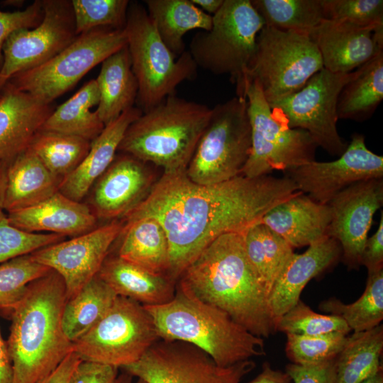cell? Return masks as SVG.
<instances>
[{
  "label": "cell",
  "instance_id": "6da1fadb",
  "mask_svg": "<svg viewBox=\"0 0 383 383\" xmlns=\"http://www.w3.org/2000/svg\"><path fill=\"white\" fill-rule=\"evenodd\" d=\"M288 177L243 175L211 185L192 182L186 172L163 173L124 224L151 217L164 228L170 247L168 276L183 270L220 235L245 233L274 206L298 193Z\"/></svg>",
  "mask_w": 383,
  "mask_h": 383
},
{
  "label": "cell",
  "instance_id": "7a4b0ae2",
  "mask_svg": "<svg viewBox=\"0 0 383 383\" xmlns=\"http://www.w3.org/2000/svg\"><path fill=\"white\" fill-rule=\"evenodd\" d=\"M244 233H224L183 270L177 288L228 314L252 334L276 331L269 295L247 255Z\"/></svg>",
  "mask_w": 383,
  "mask_h": 383
},
{
  "label": "cell",
  "instance_id": "3957f363",
  "mask_svg": "<svg viewBox=\"0 0 383 383\" xmlns=\"http://www.w3.org/2000/svg\"><path fill=\"white\" fill-rule=\"evenodd\" d=\"M67 301L62 277L50 270L31 282L10 309L6 341L13 367L12 383H38L73 350L62 324Z\"/></svg>",
  "mask_w": 383,
  "mask_h": 383
},
{
  "label": "cell",
  "instance_id": "277c9868",
  "mask_svg": "<svg viewBox=\"0 0 383 383\" xmlns=\"http://www.w3.org/2000/svg\"><path fill=\"white\" fill-rule=\"evenodd\" d=\"M143 306L152 318L160 339L189 343L221 367L265 354L263 338L250 333L223 311L177 287L170 301Z\"/></svg>",
  "mask_w": 383,
  "mask_h": 383
},
{
  "label": "cell",
  "instance_id": "5b68a950",
  "mask_svg": "<svg viewBox=\"0 0 383 383\" xmlns=\"http://www.w3.org/2000/svg\"><path fill=\"white\" fill-rule=\"evenodd\" d=\"M211 113L205 104L169 96L128 126L118 150L163 173L186 172Z\"/></svg>",
  "mask_w": 383,
  "mask_h": 383
},
{
  "label": "cell",
  "instance_id": "8992f818",
  "mask_svg": "<svg viewBox=\"0 0 383 383\" xmlns=\"http://www.w3.org/2000/svg\"><path fill=\"white\" fill-rule=\"evenodd\" d=\"M264 26L250 0H224L212 16L211 29L199 30L188 52L198 67L213 74L229 75L236 86V96L245 97V72Z\"/></svg>",
  "mask_w": 383,
  "mask_h": 383
},
{
  "label": "cell",
  "instance_id": "52a82bcc",
  "mask_svg": "<svg viewBox=\"0 0 383 383\" xmlns=\"http://www.w3.org/2000/svg\"><path fill=\"white\" fill-rule=\"evenodd\" d=\"M125 29L132 71L138 84L135 103L143 113L175 94L183 82L196 78L198 67L188 50L176 57L140 3L130 2Z\"/></svg>",
  "mask_w": 383,
  "mask_h": 383
},
{
  "label": "cell",
  "instance_id": "ba28073f",
  "mask_svg": "<svg viewBox=\"0 0 383 383\" xmlns=\"http://www.w3.org/2000/svg\"><path fill=\"white\" fill-rule=\"evenodd\" d=\"M323 68L320 52L308 33L264 26L257 37L245 85L255 82L271 104L301 89Z\"/></svg>",
  "mask_w": 383,
  "mask_h": 383
},
{
  "label": "cell",
  "instance_id": "9c48e42d",
  "mask_svg": "<svg viewBox=\"0 0 383 383\" xmlns=\"http://www.w3.org/2000/svg\"><path fill=\"white\" fill-rule=\"evenodd\" d=\"M250 148L247 99L235 96L212 109L186 174L192 182L201 185L232 179L241 175Z\"/></svg>",
  "mask_w": 383,
  "mask_h": 383
},
{
  "label": "cell",
  "instance_id": "30bf717a",
  "mask_svg": "<svg viewBox=\"0 0 383 383\" xmlns=\"http://www.w3.org/2000/svg\"><path fill=\"white\" fill-rule=\"evenodd\" d=\"M126 45L125 28H95L78 35L52 58L15 74L9 82L38 101L51 104L91 69Z\"/></svg>",
  "mask_w": 383,
  "mask_h": 383
},
{
  "label": "cell",
  "instance_id": "8fae6325",
  "mask_svg": "<svg viewBox=\"0 0 383 383\" xmlns=\"http://www.w3.org/2000/svg\"><path fill=\"white\" fill-rule=\"evenodd\" d=\"M244 96L251 129V148L241 175L255 178L284 172L315 160L318 147L306 131L289 128L272 113L260 86L247 82Z\"/></svg>",
  "mask_w": 383,
  "mask_h": 383
},
{
  "label": "cell",
  "instance_id": "7c38bea8",
  "mask_svg": "<svg viewBox=\"0 0 383 383\" xmlns=\"http://www.w3.org/2000/svg\"><path fill=\"white\" fill-rule=\"evenodd\" d=\"M160 340L143 305L118 296L105 315L72 343L82 360L123 367L138 360Z\"/></svg>",
  "mask_w": 383,
  "mask_h": 383
},
{
  "label": "cell",
  "instance_id": "4fadbf2b",
  "mask_svg": "<svg viewBox=\"0 0 383 383\" xmlns=\"http://www.w3.org/2000/svg\"><path fill=\"white\" fill-rule=\"evenodd\" d=\"M333 73L324 68L296 92L269 104L273 114L289 128L309 133L318 147L340 156L348 143L337 129V104L344 86L360 72Z\"/></svg>",
  "mask_w": 383,
  "mask_h": 383
},
{
  "label": "cell",
  "instance_id": "5bb4252c",
  "mask_svg": "<svg viewBox=\"0 0 383 383\" xmlns=\"http://www.w3.org/2000/svg\"><path fill=\"white\" fill-rule=\"evenodd\" d=\"M255 367L250 360L221 367L189 343L160 339L123 369L148 383H240Z\"/></svg>",
  "mask_w": 383,
  "mask_h": 383
},
{
  "label": "cell",
  "instance_id": "9a60e30c",
  "mask_svg": "<svg viewBox=\"0 0 383 383\" xmlns=\"http://www.w3.org/2000/svg\"><path fill=\"white\" fill-rule=\"evenodd\" d=\"M43 17L35 28L13 32L3 46L0 91L16 74L57 55L77 36L71 1L42 0Z\"/></svg>",
  "mask_w": 383,
  "mask_h": 383
},
{
  "label": "cell",
  "instance_id": "2e32d148",
  "mask_svg": "<svg viewBox=\"0 0 383 383\" xmlns=\"http://www.w3.org/2000/svg\"><path fill=\"white\" fill-rule=\"evenodd\" d=\"M284 173L301 193L318 203L327 204L338 193L355 182L383 179V157L367 148L363 135L355 133L338 159L314 160Z\"/></svg>",
  "mask_w": 383,
  "mask_h": 383
},
{
  "label": "cell",
  "instance_id": "e0dca14e",
  "mask_svg": "<svg viewBox=\"0 0 383 383\" xmlns=\"http://www.w3.org/2000/svg\"><path fill=\"white\" fill-rule=\"evenodd\" d=\"M123 226L124 223L113 221L69 240L42 248L30 255L62 277L68 300L98 274Z\"/></svg>",
  "mask_w": 383,
  "mask_h": 383
},
{
  "label": "cell",
  "instance_id": "ac0fdd59",
  "mask_svg": "<svg viewBox=\"0 0 383 383\" xmlns=\"http://www.w3.org/2000/svg\"><path fill=\"white\" fill-rule=\"evenodd\" d=\"M328 204L331 219L327 236L340 244L345 264L357 269L373 216L383 204V179L355 182L338 193Z\"/></svg>",
  "mask_w": 383,
  "mask_h": 383
},
{
  "label": "cell",
  "instance_id": "d6986e66",
  "mask_svg": "<svg viewBox=\"0 0 383 383\" xmlns=\"http://www.w3.org/2000/svg\"><path fill=\"white\" fill-rule=\"evenodd\" d=\"M152 170L134 157H115L95 182L91 197L96 218H124L149 195L155 182Z\"/></svg>",
  "mask_w": 383,
  "mask_h": 383
},
{
  "label": "cell",
  "instance_id": "ffe728a7",
  "mask_svg": "<svg viewBox=\"0 0 383 383\" xmlns=\"http://www.w3.org/2000/svg\"><path fill=\"white\" fill-rule=\"evenodd\" d=\"M309 35L323 68L333 73L351 72L383 52V25L370 28L324 19Z\"/></svg>",
  "mask_w": 383,
  "mask_h": 383
},
{
  "label": "cell",
  "instance_id": "44dd1931",
  "mask_svg": "<svg viewBox=\"0 0 383 383\" xmlns=\"http://www.w3.org/2000/svg\"><path fill=\"white\" fill-rule=\"evenodd\" d=\"M1 91L0 163L9 164L29 148L54 109L9 82Z\"/></svg>",
  "mask_w": 383,
  "mask_h": 383
},
{
  "label": "cell",
  "instance_id": "7402d4cb",
  "mask_svg": "<svg viewBox=\"0 0 383 383\" xmlns=\"http://www.w3.org/2000/svg\"><path fill=\"white\" fill-rule=\"evenodd\" d=\"M341 254L338 242L328 237L309 245L303 253L293 254L274 282L269 296L275 323L297 304L309 282L333 266Z\"/></svg>",
  "mask_w": 383,
  "mask_h": 383
},
{
  "label": "cell",
  "instance_id": "603a6c76",
  "mask_svg": "<svg viewBox=\"0 0 383 383\" xmlns=\"http://www.w3.org/2000/svg\"><path fill=\"white\" fill-rule=\"evenodd\" d=\"M331 219L328 204L318 203L299 192L268 211L260 223L294 249L309 247L327 238Z\"/></svg>",
  "mask_w": 383,
  "mask_h": 383
},
{
  "label": "cell",
  "instance_id": "cb8c5ba5",
  "mask_svg": "<svg viewBox=\"0 0 383 383\" xmlns=\"http://www.w3.org/2000/svg\"><path fill=\"white\" fill-rule=\"evenodd\" d=\"M9 222L28 233L41 231L75 237L96 228L97 218L90 208L59 191L28 208L7 213Z\"/></svg>",
  "mask_w": 383,
  "mask_h": 383
},
{
  "label": "cell",
  "instance_id": "d4e9b609",
  "mask_svg": "<svg viewBox=\"0 0 383 383\" xmlns=\"http://www.w3.org/2000/svg\"><path fill=\"white\" fill-rule=\"evenodd\" d=\"M142 113L140 109L133 106L106 125L91 142L89 150L82 162L62 179L59 192L72 200L81 201L110 166L127 128Z\"/></svg>",
  "mask_w": 383,
  "mask_h": 383
},
{
  "label": "cell",
  "instance_id": "484cf974",
  "mask_svg": "<svg viewBox=\"0 0 383 383\" xmlns=\"http://www.w3.org/2000/svg\"><path fill=\"white\" fill-rule=\"evenodd\" d=\"M97 276L118 295L143 305L165 304L174 296L175 281L119 256L106 258Z\"/></svg>",
  "mask_w": 383,
  "mask_h": 383
},
{
  "label": "cell",
  "instance_id": "4316f807",
  "mask_svg": "<svg viewBox=\"0 0 383 383\" xmlns=\"http://www.w3.org/2000/svg\"><path fill=\"white\" fill-rule=\"evenodd\" d=\"M61 181L28 148L8 164L2 209L10 213L34 206L57 192Z\"/></svg>",
  "mask_w": 383,
  "mask_h": 383
},
{
  "label": "cell",
  "instance_id": "83f0119b",
  "mask_svg": "<svg viewBox=\"0 0 383 383\" xmlns=\"http://www.w3.org/2000/svg\"><path fill=\"white\" fill-rule=\"evenodd\" d=\"M95 80L99 91L95 111L106 126L133 107L136 101L138 84L132 71L127 45L103 61Z\"/></svg>",
  "mask_w": 383,
  "mask_h": 383
},
{
  "label": "cell",
  "instance_id": "f1b7e54d",
  "mask_svg": "<svg viewBox=\"0 0 383 383\" xmlns=\"http://www.w3.org/2000/svg\"><path fill=\"white\" fill-rule=\"evenodd\" d=\"M145 9L160 38L176 57L185 51L184 35L192 30H209L212 16L191 0H146Z\"/></svg>",
  "mask_w": 383,
  "mask_h": 383
},
{
  "label": "cell",
  "instance_id": "f546056e",
  "mask_svg": "<svg viewBox=\"0 0 383 383\" xmlns=\"http://www.w3.org/2000/svg\"><path fill=\"white\" fill-rule=\"evenodd\" d=\"M118 256L152 272L168 276L170 247L165 231L153 218L124 224Z\"/></svg>",
  "mask_w": 383,
  "mask_h": 383
},
{
  "label": "cell",
  "instance_id": "4dcf8cb0",
  "mask_svg": "<svg viewBox=\"0 0 383 383\" xmlns=\"http://www.w3.org/2000/svg\"><path fill=\"white\" fill-rule=\"evenodd\" d=\"M99 101L96 82L91 79L53 110L40 130L74 135L91 142L105 127L96 111L91 110Z\"/></svg>",
  "mask_w": 383,
  "mask_h": 383
},
{
  "label": "cell",
  "instance_id": "1f68e13d",
  "mask_svg": "<svg viewBox=\"0 0 383 383\" xmlns=\"http://www.w3.org/2000/svg\"><path fill=\"white\" fill-rule=\"evenodd\" d=\"M382 99L383 52L361 66L359 74L344 86L338 100V118L364 121Z\"/></svg>",
  "mask_w": 383,
  "mask_h": 383
},
{
  "label": "cell",
  "instance_id": "d6a6232c",
  "mask_svg": "<svg viewBox=\"0 0 383 383\" xmlns=\"http://www.w3.org/2000/svg\"><path fill=\"white\" fill-rule=\"evenodd\" d=\"M383 326L353 333L336 357L335 383H362L382 370Z\"/></svg>",
  "mask_w": 383,
  "mask_h": 383
},
{
  "label": "cell",
  "instance_id": "836d02e7",
  "mask_svg": "<svg viewBox=\"0 0 383 383\" xmlns=\"http://www.w3.org/2000/svg\"><path fill=\"white\" fill-rule=\"evenodd\" d=\"M118 295L97 275L85 284L64 307L62 324L67 338L74 343L105 315Z\"/></svg>",
  "mask_w": 383,
  "mask_h": 383
},
{
  "label": "cell",
  "instance_id": "e575fe53",
  "mask_svg": "<svg viewBox=\"0 0 383 383\" xmlns=\"http://www.w3.org/2000/svg\"><path fill=\"white\" fill-rule=\"evenodd\" d=\"M243 237L248 259L270 296L274 282L294 254L293 248L260 222L248 228Z\"/></svg>",
  "mask_w": 383,
  "mask_h": 383
},
{
  "label": "cell",
  "instance_id": "d590c367",
  "mask_svg": "<svg viewBox=\"0 0 383 383\" xmlns=\"http://www.w3.org/2000/svg\"><path fill=\"white\" fill-rule=\"evenodd\" d=\"M367 274L365 291L355 302L345 304L332 297L319 304L321 311L345 321L353 333L370 330L383 319V268Z\"/></svg>",
  "mask_w": 383,
  "mask_h": 383
},
{
  "label": "cell",
  "instance_id": "8d00e7d4",
  "mask_svg": "<svg viewBox=\"0 0 383 383\" xmlns=\"http://www.w3.org/2000/svg\"><path fill=\"white\" fill-rule=\"evenodd\" d=\"M90 145V141L77 136L40 130L28 149L52 174L62 179L82 162Z\"/></svg>",
  "mask_w": 383,
  "mask_h": 383
},
{
  "label": "cell",
  "instance_id": "74e56055",
  "mask_svg": "<svg viewBox=\"0 0 383 383\" xmlns=\"http://www.w3.org/2000/svg\"><path fill=\"white\" fill-rule=\"evenodd\" d=\"M265 26L308 33L325 19L321 0H250Z\"/></svg>",
  "mask_w": 383,
  "mask_h": 383
},
{
  "label": "cell",
  "instance_id": "f35d334b",
  "mask_svg": "<svg viewBox=\"0 0 383 383\" xmlns=\"http://www.w3.org/2000/svg\"><path fill=\"white\" fill-rule=\"evenodd\" d=\"M51 269L35 261L30 254L0 264V309L7 310L24 294L27 286Z\"/></svg>",
  "mask_w": 383,
  "mask_h": 383
},
{
  "label": "cell",
  "instance_id": "ab89813d",
  "mask_svg": "<svg viewBox=\"0 0 383 383\" xmlns=\"http://www.w3.org/2000/svg\"><path fill=\"white\" fill-rule=\"evenodd\" d=\"M128 0H72L77 35L98 28H124Z\"/></svg>",
  "mask_w": 383,
  "mask_h": 383
},
{
  "label": "cell",
  "instance_id": "60d3db41",
  "mask_svg": "<svg viewBox=\"0 0 383 383\" xmlns=\"http://www.w3.org/2000/svg\"><path fill=\"white\" fill-rule=\"evenodd\" d=\"M276 331L308 336L331 333L348 334L350 329L341 318L313 311L301 299L275 323Z\"/></svg>",
  "mask_w": 383,
  "mask_h": 383
},
{
  "label": "cell",
  "instance_id": "b9f144b4",
  "mask_svg": "<svg viewBox=\"0 0 383 383\" xmlns=\"http://www.w3.org/2000/svg\"><path fill=\"white\" fill-rule=\"evenodd\" d=\"M348 334L331 333L308 336L287 334L285 352L292 363L311 365L335 359L343 350Z\"/></svg>",
  "mask_w": 383,
  "mask_h": 383
},
{
  "label": "cell",
  "instance_id": "7bdbcfd3",
  "mask_svg": "<svg viewBox=\"0 0 383 383\" xmlns=\"http://www.w3.org/2000/svg\"><path fill=\"white\" fill-rule=\"evenodd\" d=\"M325 19L363 27L383 25L382 0H321Z\"/></svg>",
  "mask_w": 383,
  "mask_h": 383
},
{
  "label": "cell",
  "instance_id": "ee69618b",
  "mask_svg": "<svg viewBox=\"0 0 383 383\" xmlns=\"http://www.w3.org/2000/svg\"><path fill=\"white\" fill-rule=\"evenodd\" d=\"M48 233H28L13 226L0 209V264L16 256L30 254L53 242Z\"/></svg>",
  "mask_w": 383,
  "mask_h": 383
},
{
  "label": "cell",
  "instance_id": "f6af8a7d",
  "mask_svg": "<svg viewBox=\"0 0 383 383\" xmlns=\"http://www.w3.org/2000/svg\"><path fill=\"white\" fill-rule=\"evenodd\" d=\"M42 0H35L25 9L13 12L0 11V70L2 67L3 46L7 38L16 30L36 27L42 21Z\"/></svg>",
  "mask_w": 383,
  "mask_h": 383
},
{
  "label": "cell",
  "instance_id": "bcb514c9",
  "mask_svg": "<svg viewBox=\"0 0 383 383\" xmlns=\"http://www.w3.org/2000/svg\"><path fill=\"white\" fill-rule=\"evenodd\" d=\"M286 372L294 383H335L336 358L311 365L289 363Z\"/></svg>",
  "mask_w": 383,
  "mask_h": 383
},
{
  "label": "cell",
  "instance_id": "7dc6e473",
  "mask_svg": "<svg viewBox=\"0 0 383 383\" xmlns=\"http://www.w3.org/2000/svg\"><path fill=\"white\" fill-rule=\"evenodd\" d=\"M118 367L99 362L82 360L68 383H116Z\"/></svg>",
  "mask_w": 383,
  "mask_h": 383
},
{
  "label": "cell",
  "instance_id": "c3c4849f",
  "mask_svg": "<svg viewBox=\"0 0 383 383\" xmlns=\"http://www.w3.org/2000/svg\"><path fill=\"white\" fill-rule=\"evenodd\" d=\"M361 265L367 273L376 272L383 268V212L375 233L367 238L361 256Z\"/></svg>",
  "mask_w": 383,
  "mask_h": 383
},
{
  "label": "cell",
  "instance_id": "681fc988",
  "mask_svg": "<svg viewBox=\"0 0 383 383\" xmlns=\"http://www.w3.org/2000/svg\"><path fill=\"white\" fill-rule=\"evenodd\" d=\"M82 360L72 350L55 370L38 383H68L72 374Z\"/></svg>",
  "mask_w": 383,
  "mask_h": 383
},
{
  "label": "cell",
  "instance_id": "f907efd6",
  "mask_svg": "<svg viewBox=\"0 0 383 383\" xmlns=\"http://www.w3.org/2000/svg\"><path fill=\"white\" fill-rule=\"evenodd\" d=\"M291 381L286 372L274 370L265 362L260 373L249 383H290Z\"/></svg>",
  "mask_w": 383,
  "mask_h": 383
},
{
  "label": "cell",
  "instance_id": "816d5d0a",
  "mask_svg": "<svg viewBox=\"0 0 383 383\" xmlns=\"http://www.w3.org/2000/svg\"><path fill=\"white\" fill-rule=\"evenodd\" d=\"M13 382V367L7 343L0 331V383Z\"/></svg>",
  "mask_w": 383,
  "mask_h": 383
},
{
  "label": "cell",
  "instance_id": "f5cc1de1",
  "mask_svg": "<svg viewBox=\"0 0 383 383\" xmlns=\"http://www.w3.org/2000/svg\"><path fill=\"white\" fill-rule=\"evenodd\" d=\"M224 0H191L197 7L205 13L213 16L221 8Z\"/></svg>",
  "mask_w": 383,
  "mask_h": 383
},
{
  "label": "cell",
  "instance_id": "db71d44e",
  "mask_svg": "<svg viewBox=\"0 0 383 383\" xmlns=\"http://www.w3.org/2000/svg\"><path fill=\"white\" fill-rule=\"evenodd\" d=\"M8 164L0 163V209H2L6 188V174Z\"/></svg>",
  "mask_w": 383,
  "mask_h": 383
},
{
  "label": "cell",
  "instance_id": "11a10c76",
  "mask_svg": "<svg viewBox=\"0 0 383 383\" xmlns=\"http://www.w3.org/2000/svg\"><path fill=\"white\" fill-rule=\"evenodd\" d=\"M362 383H383V372L382 370L378 372L374 376L367 379Z\"/></svg>",
  "mask_w": 383,
  "mask_h": 383
},
{
  "label": "cell",
  "instance_id": "9f6ffc18",
  "mask_svg": "<svg viewBox=\"0 0 383 383\" xmlns=\"http://www.w3.org/2000/svg\"><path fill=\"white\" fill-rule=\"evenodd\" d=\"M132 377L130 374L126 373L118 376L116 383H131Z\"/></svg>",
  "mask_w": 383,
  "mask_h": 383
},
{
  "label": "cell",
  "instance_id": "6f0895ef",
  "mask_svg": "<svg viewBox=\"0 0 383 383\" xmlns=\"http://www.w3.org/2000/svg\"><path fill=\"white\" fill-rule=\"evenodd\" d=\"M136 383H148L147 382L141 379H138V380L136 382Z\"/></svg>",
  "mask_w": 383,
  "mask_h": 383
},
{
  "label": "cell",
  "instance_id": "680465c9",
  "mask_svg": "<svg viewBox=\"0 0 383 383\" xmlns=\"http://www.w3.org/2000/svg\"><path fill=\"white\" fill-rule=\"evenodd\" d=\"M0 99H1V94H0Z\"/></svg>",
  "mask_w": 383,
  "mask_h": 383
}]
</instances>
